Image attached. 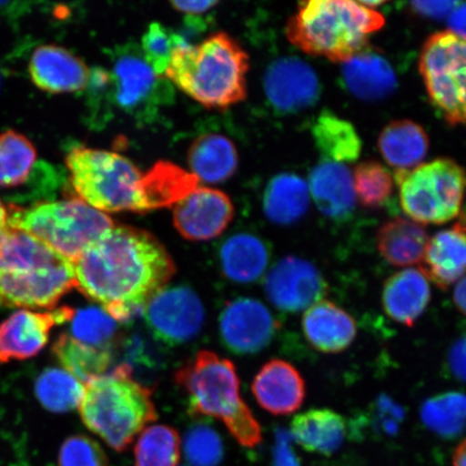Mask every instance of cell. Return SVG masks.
Masks as SVG:
<instances>
[{"mask_svg": "<svg viewBox=\"0 0 466 466\" xmlns=\"http://www.w3.org/2000/svg\"><path fill=\"white\" fill-rule=\"evenodd\" d=\"M404 212L416 223L441 225L459 217L466 173L451 159H436L411 171H396Z\"/></svg>", "mask_w": 466, "mask_h": 466, "instance_id": "cell-8", "label": "cell"}, {"mask_svg": "<svg viewBox=\"0 0 466 466\" xmlns=\"http://www.w3.org/2000/svg\"><path fill=\"white\" fill-rule=\"evenodd\" d=\"M69 336L85 345L113 350L116 320L103 308L87 307L75 310L69 320Z\"/></svg>", "mask_w": 466, "mask_h": 466, "instance_id": "cell-37", "label": "cell"}, {"mask_svg": "<svg viewBox=\"0 0 466 466\" xmlns=\"http://www.w3.org/2000/svg\"><path fill=\"white\" fill-rule=\"evenodd\" d=\"M37 153L34 145L13 130L0 136V187L15 188L31 177Z\"/></svg>", "mask_w": 466, "mask_h": 466, "instance_id": "cell-34", "label": "cell"}, {"mask_svg": "<svg viewBox=\"0 0 466 466\" xmlns=\"http://www.w3.org/2000/svg\"><path fill=\"white\" fill-rule=\"evenodd\" d=\"M185 45L188 44L180 35L168 31L158 22H154L144 35L141 50L151 68L165 77L175 48Z\"/></svg>", "mask_w": 466, "mask_h": 466, "instance_id": "cell-39", "label": "cell"}, {"mask_svg": "<svg viewBox=\"0 0 466 466\" xmlns=\"http://www.w3.org/2000/svg\"><path fill=\"white\" fill-rule=\"evenodd\" d=\"M365 418L378 434L393 435L404 421L405 410L391 398L382 395L370 405Z\"/></svg>", "mask_w": 466, "mask_h": 466, "instance_id": "cell-42", "label": "cell"}, {"mask_svg": "<svg viewBox=\"0 0 466 466\" xmlns=\"http://www.w3.org/2000/svg\"><path fill=\"white\" fill-rule=\"evenodd\" d=\"M188 396L192 415L219 419L238 444L253 448L261 441V428L240 395V380L230 360L200 351L175 375Z\"/></svg>", "mask_w": 466, "mask_h": 466, "instance_id": "cell-5", "label": "cell"}, {"mask_svg": "<svg viewBox=\"0 0 466 466\" xmlns=\"http://www.w3.org/2000/svg\"><path fill=\"white\" fill-rule=\"evenodd\" d=\"M310 190L314 203L324 217L337 221L351 217L357 196L347 167L320 162L310 174Z\"/></svg>", "mask_w": 466, "mask_h": 466, "instance_id": "cell-24", "label": "cell"}, {"mask_svg": "<svg viewBox=\"0 0 466 466\" xmlns=\"http://www.w3.org/2000/svg\"><path fill=\"white\" fill-rule=\"evenodd\" d=\"M268 102L279 113H297L316 104L319 83L316 72L299 57L288 56L270 64L264 77Z\"/></svg>", "mask_w": 466, "mask_h": 466, "instance_id": "cell-17", "label": "cell"}, {"mask_svg": "<svg viewBox=\"0 0 466 466\" xmlns=\"http://www.w3.org/2000/svg\"><path fill=\"white\" fill-rule=\"evenodd\" d=\"M458 5L457 2H415L411 3V7L420 15L431 19H442L451 15Z\"/></svg>", "mask_w": 466, "mask_h": 466, "instance_id": "cell-44", "label": "cell"}, {"mask_svg": "<svg viewBox=\"0 0 466 466\" xmlns=\"http://www.w3.org/2000/svg\"><path fill=\"white\" fill-rule=\"evenodd\" d=\"M29 75L40 90L61 95L86 89L90 71L72 52L45 45L35 50L29 62Z\"/></svg>", "mask_w": 466, "mask_h": 466, "instance_id": "cell-19", "label": "cell"}, {"mask_svg": "<svg viewBox=\"0 0 466 466\" xmlns=\"http://www.w3.org/2000/svg\"><path fill=\"white\" fill-rule=\"evenodd\" d=\"M115 105L142 124L154 121L162 107L173 103L170 81L157 74L142 54L141 46L126 44L112 52Z\"/></svg>", "mask_w": 466, "mask_h": 466, "instance_id": "cell-10", "label": "cell"}, {"mask_svg": "<svg viewBox=\"0 0 466 466\" xmlns=\"http://www.w3.org/2000/svg\"><path fill=\"white\" fill-rule=\"evenodd\" d=\"M428 243V232L420 224L401 218L387 221L377 233L379 253L395 267L419 264Z\"/></svg>", "mask_w": 466, "mask_h": 466, "instance_id": "cell-28", "label": "cell"}, {"mask_svg": "<svg viewBox=\"0 0 466 466\" xmlns=\"http://www.w3.org/2000/svg\"><path fill=\"white\" fill-rule=\"evenodd\" d=\"M419 69L433 106L451 125H466V39L451 31L432 35Z\"/></svg>", "mask_w": 466, "mask_h": 466, "instance_id": "cell-9", "label": "cell"}, {"mask_svg": "<svg viewBox=\"0 0 466 466\" xmlns=\"http://www.w3.org/2000/svg\"><path fill=\"white\" fill-rule=\"evenodd\" d=\"M74 309L61 307L50 312L20 310L0 323V363L36 357L49 341L56 325L71 320Z\"/></svg>", "mask_w": 466, "mask_h": 466, "instance_id": "cell-16", "label": "cell"}, {"mask_svg": "<svg viewBox=\"0 0 466 466\" xmlns=\"http://www.w3.org/2000/svg\"><path fill=\"white\" fill-rule=\"evenodd\" d=\"M235 218V207L225 192L197 187L174 204L175 228L186 240H213L228 228Z\"/></svg>", "mask_w": 466, "mask_h": 466, "instance_id": "cell-15", "label": "cell"}, {"mask_svg": "<svg viewBox=\"0 0 466 466\" xmlns=\"http://www.w3.org/2000/svg\"><path fill=\"white\" fill-rule=\"evenodd\" d=\"M258 403L273 416L299 410L306 399V382L295 367L283 360H271L261 367L252 383Z\"/></svg>", "mask_w": 466, "mask_h": 466, "instance_id": "cell-18", "label": "cell"}, {"mask_svg": "<svg viewBox=\"0 0 466 466\" xmlns=\"http://www.w3.org/2000/svg\"><path fill=\"white\" fill-rule=\"evenodd\" d=\"M64 369L86 384L108 374L113 350L85 345L68 334L57 338L52 347Z\"/></svg>", "mask_w": 466, "mask_h": 466, "instance_id": "cell-32", "label": "cell"}, {"mask_svg": "<svg viewBox=\"0 0 466 466\" xmlns=\"http://www.w3.org/2000/svg\"><path fill=\"white\" fill-rule=\"evenodd\" d=\"M9 213L11 228L28 232L72 262L116 225L77 198L9 208Z\"/></svg>", "mask_w": 466, "mask_h": 466, "instance_id": "cell-7", "label": "cell"}, {"mask_svg": "<svg viewBox=\"0 0 466 466\" xmlns=\"http://www.w3.org/2000/svg\"><path fill=\"white\" fill-rule=\"evenodd\" d=\"M309 187L304 179L295 174L277 175L268 184L264 195V212L277 225L297 223L309 208Z\"/></svg>", "mask_w": 466, "mask_h": 466, "instance_id": "cell-30", "label": "cell"}, {"mask_svg": "<svg viewBox=\"0 0 466 466\" xmlns=\"http://www.w3.org/2000/svg\"><path fill=\"white\" fill-rule=\"evenodd\" d=\"M79 408L86 427L116 451H125L158 417L150 390L134 380L129 364L86 384Z\"/></svg>", "mask_w": 466, "mask_h": 466, "instance_id": "cell-4", "label": "cell"}, {"mask_svg": "<svg viewBox=\"0 0 466 466\" xmlns=\"http://www.w3.org/2000/svg\"><path fill=\"white\" fill-rule=\"evenodd\" d=\"M149 330L167 346H180L199 335L204 308L199 296L185 285L165 288L143 309Z\"/></svg>", "mask_w": 466, "mask_h": 466, "instance_id": "cell-12", "label": "cell"}, {"mask_svg": "<svg viewBox=\"0 0 466 466\" xmlns=\"http://www.w3.org/2000/svg\"><path fill=\"white\" fill-rule=\"evenodd\" d=\"M448 25H450L451 32L466 39V3H459L452 11Z\"/></svg>", "mask_w": 466, "mask_h": 466, "instance_id": "cell-47", "label": "cell"}, {"mask_svg": "<svg viewBox=\"0 0 466 466\" xmlns=\"http://www.w3.org/2000/svg\"><path fill=\"white\" fill-rule=\"evenodd\" d=\"M10 228L9 208L5 207L3 201L0 200V243H2Z\"/></svg>", "mask_w": 466, "mask_h": 466, "instance_id": "cell-49", "label": "cell"}, {"mask_svg": "<svg viewBox=\"0 0 466 466\" xmlns=\"http://www.w3.org/2000/svg\"><path fill=\"white\" fill-rule=\"evenodd\" d=\"M218 258L220 271L227 279L238 284H252L265 275L271 250L261 238L238 232L220 244Z\"/></svg>", "mask_w": 466, "mask_h": 466, "instance_id": "cell-23", "label": "cell"}, {"mask_svg": "<svg viewBox=\"0 0 466 466\" xmlns=\"http://www.w3.org/2000/svg\"><path fill=\"white\" fill-rule=\"evenodd\" d=\"M279 329V320L258 299L240 297L227 302L219 314L220 340L237 355L256 354L270 345Z\"/></svg>", "mask_w": 466, "mask_h": 466, "instance_id": "cell-13", "label": "cell"}, {"mask_svg": "<svg viewBox=\"0 0 466 466\" xmlns=\"http://www.w3.org/2000/svg\"><path fill=\"white\" fill-rule=\"evenodd\" d=\"M453 302L458 310L466 316V278L462 279L454 289Z\"/></svg>", "mask_w": 466, "mask_h": 466, "instance_id": "cell-48", "label": "cell"}, {"mask_svg": "<svg viewBox=\"0 0 466 466\" xmlns=\"http://www.w3.org/2000/svg\"><path fill=\"white\" fill-rule=\"evenodd\" d=\"M218 2H212V0H207V2H172L171 5L175 10L180 11L187 15V16H196L198 15H203L211 10L215 5H218Z\"/></svg>", "mask_w": 466, "mask_h": 466, "instance_id": "cell-46", "label": "cell"}, {"mask_svg": "<svg viewBox=\"0 0 466 466\" xmlns=\"http://www.w3.org/2000/svg\"><path fill=\"white\" fill-rule=\"evenodd\" d=\"M184 466H186V465H184Z\"/></svg>", "mask_w": 466, "mask_h": 466, "instance_id": "cell-52", "label": "cell"}, {"mask_svg": "<svg viewBox=\"0 0 466 466\" xmlns=\"http://www.w3.org/2000/svg\"><path fill=\"white\" fill-rule=\"evenodd\" d=\"M342 78L348 90L365 101L381 100L398 86L391 64L372 51L363 50L343 63Z\"/></svg>", "mask_w": 466, "mask_h": 466, "instance_id": "cell-25", "label": "cell"}, {"mask_svg": "<svg viewBox=\"0 0 466 466\" xmlns=\"http://www.w3.org/2000/svg\"><path fill=\"white\" fill-rule=\"evenodd\" d=\"M453 466H466V440L457 447L453 453Z\"/></svg>", "mask_w": 466, "mask_h": 466, "instance_id": "cell-50", "label": "cell"}, {"mask_svg": "<svg viewBox=\"0 0 466 466\" xmlns=\"http://www.w3.org/2000/svg\"><path fill=\"white\" fill-rule=\"evenodd\" d=\"M273 466H300L295 452L291 451L287 433L279 432L278 434Z\"/></svg>", "mask_w": 466, "mask_h": 466, "instance_id": "cell-45", "label": "cell"}, {"mask_svg": "<svg viewBox=\"0 0 466 466\" xmlns=\"http://www.w3.org/2000/svg\"><path fill=\"white\" fill-rule=\"evenodd\" d=\"M74 194L102 213L151 211L147 178L125 156L76 147L66 157Z\"/></svg>", "mask_w": 466, "mask_h": 466, "instance_id": "cell-6", "label": "cell"}, {"mask_svg": "<svg viewBox=\"0 0 466 466\" xmlns=\"http://www.w3.org/2000/svg\"><path fill=\"white\" fill-rule=\"evenodd\" d=\"M58 466H109L106 454L96 441L85 435H74L63 442Z\"/></svg>", "mask_w": 466, "mask_h": 466, "instance_id": "cell-41", "label": "cell"}, {"mask_svg": "<svg viewBox=\"0 0 466 466\" xmlns=\"http://www.w3.org/2000/svg\"><path fill=\"white\" fill-rule=\"evenodd\" d=\"M312 134L320 155L330 162H354L362 151V141L353 125L329 110L318 116Z\"/></svg>", "mask_w": 466, "mask_h": 466, "instance_id": "cell-31", "label": "cell"}, {"mask_svg": "<svg viewBox=\"0 0 466 466\" xmlns=\"http://www.w3.org/2000/svg\"><path fill=\"white\" fill-rule=\"evenodd\" d=\"M290 433L305 451L329 456L345 442L346 419L328 408L310 410L293 419Z\"/></svg>", "mask_w": 466, "mask_h": 466, "instance_id": "cell-26", "label": "cell"}, {"mask_svg": "<svg viewBox=\"0 0 466 466\" xmlns=\"http://www.w3.org/2000/svg\"><path fill=\"white\" fill-rule=\"evenodd\" d=\"M392 175L380 163H360L354 171V191L365 208H380L392 196Z\"/></svg>", "mask_w": 466, "mask_h": 466, "instance_id": "cell-38", "label": "cell"}, {"mask_svg": "<svg viewBox=\"0 0 466 466\" xmlns=\"http://www.w3.org/2000/svg\"><path fill=\"white\" fill-rule=\"evenodd\" d=\"M73 265L77 289L116 322L142 311L177 270L158 238L125 225H115Z\"/></svg>", "mask_w": 466, "mask_h": 466, "instance_id": "cell-1", "label": "cell"}, {"mask_svg": "<svg viewBox=\"0 0 466 466\" xmlns=\"http://www.w3.org/2000/svg\"><path fill=\"white\" fill-rule=\"evenodd\" d=\"M40 403L51 412H68L80 406L86 386L66 370L50 369L35 384Z\"/></svg>", "mask_w": 466, "mask_h": 466, "instance_id": "cell-35", "label": "cell"}, {"mask_svg": "<svg viewBox=\"0 0 466 466\" xmlns=\"http://www.w3.org/2000/svg\"><path fill=\"white\" fill-rule=\"evenodd\" d=\"M184 452L190 466H218L224 458V445L217 431L197 424L185 436Z\"/></svg>", "mask_w": 466, "mask_h": 466, "instance_id": "cell-40", "label": "cell"}, {"mask_svg": "<svg viewBox=\"0 0 466 466\" xmlns=\"http://www.w3.org/2000/svg\"><path fill=\"white\" fill-rule=\"evenodd\" d=\"M384 23L381 14L360 2L311 0L299 4L288 22L287 36L308 55L345 63L366 48Z\"/></svg>", "mask_w": 466, "mask_h": 466, "instance_id": "cell-3", "label": "cell"}, {"mask_svg": "<svg viewBox=\"0 0 466 466\" xmlns=\"http://www.w3.org/2000/svg\"><path fill=\"white\" fill-rule=\"evenodd\" d=\"M77 288L74 265L66 258L45 267L0 272V306L51 309Z\"/></svg>", "mask_w": 466, "mask_h": 466, "instance_id": "cell-11", "label": "cell"}, {"mask_svg": "<svg viewBox=\"0 0 466 466\" xmlns=\"http://www.w3.org/2000/svg\"><path fill=\"white\" fill-rule=\"evenodd\" d=\"M420 417L431 432L454 440L466 432V395L447 392L424 401Z\"/></svg>", "mask_w": 466, "mask_h": 466, "instance_id": "cell-33", "label": "cell"}, {"mask_svg": "<svg viewBox=\"0 0 466 466\" xmlns=\"http://www.w3.org/2000/svg\"><path fill=\"white\" fill-rule=\"evenodd\" d=\"M136 466H178L180 437L168 425L156 424L145 429L134 448Z\"/></svg>", "mask_w": 466, "mask_h": 466, "instance_id": "cell-36", "label": "cell"}, {"mask_svg": "<svg viewBox=\"0 0 466 466\" xmlns=\"http://www.w3.org/2000/svg\"><path fill=\"white\" fill-rule=\"evenodd\" d=\"M264 289L267 299L279 311L297 313L322 300L329 285L310 261L288 256L268 272Z\"/></svg>", "mask_w": 466, "mask_h": 466, "instance_id": "cell-14", "label": "cell"}, {"mask_svg": "<svg viewBox=\"0 0 466 466\" xmlns=\"http://www.w3.org/2000/svg\"><path fill=\"white\" fill-rule=\"evenodd\" d=\"M448 367L457 380L466 383V334L452 343L448 353Z\"/></svg>", "mask_w": 466, "mask_h": 466, "instance_id": "cell-43", "label": "cell"}, {"mask_svg": "<svg viewBox=\"0 0 466 466\" xmlns=\"http://www.w3.org/2000/svg\"><path fill=\"white\" fill-rule=\"evenodd\" d=\"M302 330L314 349L328 354L345 351L358 334L354 319L328 300H319L308 309L302 319Z\"/></svg>", "mask_w": 466, "mask_h": 466, "instance_id": "cell-20", "label": "cell"}, {"mask_svg": "<svg viewBox=\"0 0 466 466\" xmlns=\"http://www.w3.org/2000/svg\"><path fill=\"white\" fill-rule=\"evenodd\" d=\"M423 275L446 289L466 275V228L458 223L429 240L422 259Z\"/></svg>", "mask_w": 466, "mask_h": 466, "instance_id": "cell-21", "label": "cell"}, {"mask_svg": "<svg viewBox=\"0 0 466 466\" xmlns=\"http://www.w3.org/2000/svg\"><path fill=\"white\" fill-rule=\"evenodd\" d=\"M460 224H461L466 228V198L465 202L462 204L461 212H460Z\"/></svg>", "mask_w": 466, "mask_h": 466, "instance_id": "cell-51", "label": "cell"}, {"mask_svg": "<svg viewBox=\"0 0 466 466\" xmlns=\"http://www.w3.org/2000/svg\"><path fill=\"white\" fill-rule=\"evenodd\" d=\"M431 300L429 279L420 269L400 270L390 277L382 289V306L387 316L412 328Z\"/></svg>", "mask_w": 466, "mask_h": 466, "instance_id": "cell-22", "label": "cell"}, {"mask_svg": "<svg viewBox=\"0 0 466 466\" xmlns=\"http://www.w3.org/2000/svg\"><path fill=\"white\" fill-rule=\"evenodd\" d=\"M188 163L198 179L223 183L236 173L238 155L235 144L221 134L208 133L191 144Z\"/></svg>", "mask_w": 466, "mask_h": 466, "instance_id": "cell-27", "label": "cell"}, {"mask_svg": "<svg viewBox=\"0 0 466 466\" xmlns=\"http://www.w3.org/2000/svg\"><path fill=\"white\" fill-rule=\"evenodd\" d=\"M379 150L398 171L417 167L427 157L429 137L422 127L410 120L393 121L379 137Z\"/></svg>", "mask_w": 466, "mask_h": 466, "instance_id": "cell-29", "label": "cell"}, {"mask_svg": "<svg viewBox=\"0 0 466 466\" xmlns=\"http://www.w3.org/2000/svg\"><path fill=\"white\" fill-rule=\"evenodd\" d=\"M248 68L247 52L218 32L199 45L175 48L166 78L202 106L226 109L246 100Z\"/></svg>", "mask_w": 466, "mask_h": 466, "instance_id": "cell-2", "label": "cell"}]
</instances>
